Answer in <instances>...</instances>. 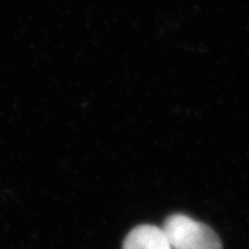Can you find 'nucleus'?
Wrapping results in <instances>:
<instances>
[{"label":"nucleus","instance_id":"1","mask_svg":"<svg viewBox=\"0 0 249 249\" xmlns=\"http://www.w3.org/2000/svg\"><path fill=\"white\" fill-rule=\"evenodd\" d=\"M163 231L172 249H223L212 228L183 214L171 215Z\"/></svg>","mask_w":249,"mask_h":249},{"label":"nucleus","instance_id":"2","mask_svg":"<svg viewBox=\"0 0 249 249\" xmlns=\"http://www.w3.org/2000/svg\"><path fill=\"white\" fill-rule=\"evenodd\" d=\"M123 249H172L163 228L139 225L134 228L123 243Z\"/></svg>","mask_w":249,"mask_h":249}]
</instances>
